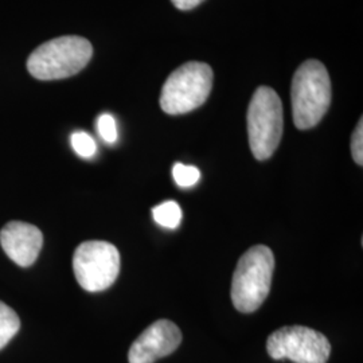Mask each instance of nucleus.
Returning <instances> with one entry per match:
<instances>
[{"label":"nucleus","mask_w":363,"mask_h":363,"mask_svg":"<svg viewBox=\"0 0 363 363\" xmlns=\"http://www.w3.org/2000/svg\"><path fill=\"white\" fill-rule=\"evenodd\" d=\"M214 74L208 64L187 62L174 70L160 93V108L171 116L184 115L206 103Z\"/></svg>","instance_id":"obj_5"},{"label":"nucleus","mask_w":363,"mask_h":363,"mask_svg":"<svg viewBox=\"0 0 363 363\" xmlns=\"http://www.w3.org/2000/svg\"><path fill=\"white\" fill-rule=\"evenodd\" d=\"M73 271L78 284L88 292H101L116 281L120 253L106 241H86L73 256Z\"/></svg>","instance_id":"obj_6"},{"label":"nucleus","mask_w":363,"mask_h":363,"mask_svg":"<svg viewBox=\"0 0 363 363\" xmlns=\"http://www.w3.org/2000/svg\"><path fill=\"white\" fill-rule=\"evenodd\" d=\"M274 256L265 245L247 249L238 259L232 281V301L242 313L257 311L272 286Z\"/></svg>","instance_id":"obj_2"},{"label":"nucleus","mask_w":363,"mask_h":363,"mask_svg":"<svg viewBox=\"0 0 363 363\" xmlns=\"http://www.w3.org/2000/svg\"><path fill=\"white\" fill-rule=\"evenodd\" d=\"M152 216L157 225L167 229H177L181 223L182 210L177 202L167 201L152 208Z\"/></svg>","instance_id":"obj_11"},{"label":"nucleus","mask_w":363,"mask_h":363,"mask_svg":"<svg viewBox=\"0 0 363 363\" xmlns=\"http://www.w3.org/2000/svg\"><path fill=\"white\" fill-rule=\"evenodd\" d=\"M351 154L354 157V162L358 166L363 164V120L358 121V125L351 136Z\"/></svg>","instance_id":"obj_15"},{"label":"nucleus","mask_w":363,"mask_h":363,"mask_svg":"<svg viewBox=\"0 0 363 363\" xmlns=\"http://www.w3.org/2000/svg\"><path fill=\"white\" fill-rule=\"evenodd\" d=\"M93 48L88 39L67 35L52 39L30 54L28 73L37 79L52 81L72 77L89 64Z\"/></svg>","instance_id":"obj_3"},{"label":"nucleus","mask_w":363,"mask_h":363,"mask_svg":"<svg viewBox=\"0 0 363 363\" xmlns=\"http://www.w3.org/2000/svg\"><path fill=\"white\" fill-rule=\"evenodd\" d=\"M267 350L274 361L327 363L331 354V345L319 331L304 325H286L269 335Z\"/></svg>","instance_id":"obj_7"},{"label":"nucleus","mask_w":363,"mask_h":363,"mask_svg":"<svg viewBox=\"0 0 363 363\" xmlns=\"http://www.w3.org/2000/svg\"><path fill=\"white\" fill-rule=\"evenodd\" d=\"M249 147L257 160H267L277 150L284 127L283 104L279 94L268 86L255 91L247 108Z\"/></svg>","instance_id":"obj_4"},{"label":"nucleus","mask_w":363,"mask_h":363,"mask_svg":"<svg viewBox=\"0 0 363 363\" xmlns=\"http://www.w3.org/2000/svg\"><path fill=\"white\" fill-rule=\"evenodd\" d=\"M331 96V79L320 61L310 60L298 66L291 88L296 128L311 130L318 125L330 108Z\"/></svg>","instance_id":"obj_1"},{"label":"nucleus","mask_w":363,"mask_h":363,"mask_svg":"<svg viewBox=\"0 0 363 363\" xmlns=\"http://www.w3.org/2000/svg\"><path fill=\"white\" fill-rule=\"evenodd\" d=\"M0 244L16 265L26 268L38 259L43 245V235L34 225L13 220L1 229Z\"/></svg>","instance_id":"obj_9"},{"label":"nucleus","mask_w":363,"mask_h":363,"mask_svg":"<svg viewBox=\"0 0 363 363\" xmlns=\"http://www.w3.org/2000/svg\"><path fill=\"white\" fill-rule=\"evenodd\" d=\"M172 177L179 187H191L199 181L201 172L194 166H186L182 163H177L172 169Z\"/></svg>","instance_id":"obj_13"},{"label":"nucleus","mask_w":363,"mask_h":363,"mask_svg":"<svg viewBox=\"0 0 363 363\" xmlns=\"http://www.w3.org/2000/svg\"><path fill=\"white\" fill-rule=\"evenodd\" d=\"M97 130L105 143L113 144L117 140L116 121L112 115L104 113L97 118Z\"/></svg>","instance_id":"obj_14"},{"label":"nucleus","mask_w":363,"mask_h":363,"mask_svg":"<svg viewBox=\"0 0 363 363\" xmlns=\"http://www.w3.org/2000/svg\"><path fill=\"white\" fill-rule=\"evenodd\" d=\"M172 4L181 10V11H189V10H193L196 6H199L202 1L205 0H171Z\"/></svg>","instance_id":"obj_16"},{"label":"nucleus","mask_w":363,"mask_h":363,"mask_svg":"<svg viewBox=\"0 0 363 363\" xmlns=\"http://www.w3.org/2000/svg\"><path fill=\"white\" fill-rule=\"evenodd\" d=\"M70 142H72V147L76 151V154L81 157L89 159L91 156H94L97 151V145H96L94 139L86 132H82V130L74 132L70 138Z\"/></svg>","instance_id":"obj_12"},{"label":"nucleus","mask_w":363,"mask_h":363,"mask_svg":"<svg viewBox=\"0 0 363 363\" xmlns=\"http://www.w3.org/2000/svg\"><path fill=\"white\" fill-rule=\"evenodd\" d=\"M21 328V320L11 307L0 301V350L13 339Z\"/></svg>","instance_id":"obj_10"},{"label":"nucleus","mask_w":363,"mask_h":363,"mask_svg":"<svg viewBox=\"0 0 363 363\" xmlns=\"http://www.w3.org/2000/svg\"><path fill=\"white\" fill-rule=\"evenodd\" d=\"M182 333L179 327L166 320H157L145 328L132 343L128 352L130 363H154L179 347Z\"/></svg>","instance_id":"obj_8"}]
</instances>
